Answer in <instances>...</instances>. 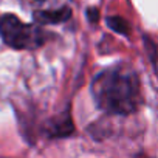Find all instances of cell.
<instances>
[{"label": "cell", "mask_w": 158, "mask_h": 158, "mask_svg": "<svg viewBox=\"0 0 158 158\" xmlns=\"http://www.w3.org/2000/svg\"><path fill=\"white\" fill-rule=\"evenodd\" d=\"M107 25H109L112 30H115L116 33H121V34H126V33L129 31L127 22H126L124 19H121V17H110V19L107 20Z\"/></svg>", "instance_id": "cell-5"}, {"label": "cell", "mask_w": 158, "mask_h": 158, "mask_svg": "<svg viewBox=\"0 0 158 158\" xmlns=\"http://www.w3.org/2000/svg\"><path fill=\"white\" fill-rule=\"evenodd\" d=\"M73 130V124L70 121L68 116H65L64 119H59L57 121H51V135L54 136H64V135H68L70 132Z\"/></svg>", "instance_id": "cell-4"}, {"label": "cell", "mask_w": 158, "mask_h": 158, "mask_svg": "<svg viewBox=\"0 0 158 158\" xmlns=\"http://www.w3.org/2000/svg\"><path fill=\"white\" fill-rule=\"evenodd\" d=\"M92 93L96 106L112 115H130L141 104L138 74L126 64L101 71L92 82Z\"/></svg>", "instance_id": "cell-1"}, {"label": "cell", "mask_w": 158, "mask_h": 158, "mask_svg": "<svg viewBox=\"0 0 158 158\" xmlns=\"http://www.w3.org/2000/svg\"><path fill=\"white\" fill-rule=\"evenodd\" d=\"M47 33L34 23H25L14 14L0 16V37L2 40L16 50H34L39 48Z\"/></svg>", "instance_id": "cell-2"}, {"label": "cell", "mask_w": 158, "mask_h": 158, "mask_svg": "<svg viewBox=\"0 0 158 158\" xmlns=\"http://www.w3.org/2000/svg\"><path fill=\"white\" fill-rule=\"evenodd\" d=\"M73 0H36L33 16L39 23H64L71 17Z\"/></svg>", "instance_id": "cell-3"}]
</instances>
